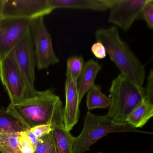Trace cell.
<instances>
[{
	"label": "cell",
	"mask_w": 153,
	"mask_h": 153,
	"mask_svg": "<svg viewBox=\"0 0 153 153\" xmlns=\"http://www.w3.org/2000/svg\"><path fill=\"white\" fill-rule=\"evenodd\" d=\"M97 42L102 44L111 60L134 84L143 87L146 76L145 66L120 38L116 26L100 28L95 32Z\"/></svg>",
	"instance_id": "obj_1"
},
{
	"label": "cell",
	"mask_w": 153,
	"mask_h": 153,
	"mask_svg": "<svg viewBox=\"0 0 153 153\" xmlns=\"http://www.w3.org/2000/svg\"><path fill=\"white\" fill-rule=\"evenodd\" d=\"M60 98L51 89L38 91L34 97L23 102L10 105L7 109L28 129L41 125H50L59 105Z\"/></svg>",
	"instance_id": "obj_2"
},
{
	"label": "cell",
	"mask_w": 153,
	"mask_h": 153,
	"mask_svg": "<svg viewBox=\"0 0 153 153\" xmlns=\"http://www.w3.org/2000/svg\"><path fill=\"white\" fill-rule=\"evenodd\" d=\"M109 97L111 103L107 115L114 122L126 123L128 115L145 100V88L120 73L112 82Z\"/></svg>",
	"instance_id": "obj_3"
},
{
	"label": "cell",
	"mask_w": 153,
	"mask_h": 153,
	"mask_svg": "<svg viewBox=\"0 0 153 153\" xmlns=\"http://www.w3.org/2000/svg\"><path fill=\"white\" fill-rule=\"evenodd\" d=\"M118 132L150 133L139 130L128 123L114 122L107 114L97 115L88 111L82 131L79 136L74 137L73 153H85L92 145L103 137Z\"/></svg>",
	"instance_id": "obj_4"
},
{
	"label": "cell",
	"mask_w": 153,
	"mask_h": 153,
	"mask_svg": "<svg viewBox=\"0 0 153 153\" xmlns=\"http://www.w3.org/2000/svg\"><path fill=\"white\" fill-rule=\"evenodd\" d=\"M17 65L23 76L29 98L34 97L38 91L35 87L36 60L30 27L12 51Z\"/></svg>",
	"instance_id": "obj_5"
},
{
	"label": "cell",
	"mask_w": 153,
	"mask_h": 153,
	"mask_svg": "<svg viewBox=\"0 0 153 153\" xmlns=\"http://www.w3.org/2000/svg\"><path fill=\"white\" fill-rule=\"evenodd\" d=\"M30 30L35 47L36 65L38 70L48 69L59 63V59L54 52L51 37L46 29L43 17L31 20Z\"/></svg>",
	"instance_id": "obj_6"
},
{
	"label": "cell",
	"mask_w": 153,
	"mask_h": 153,
	"mask_svg": "<svg viewBox=\"0 0 153 153\" xmlns=\"http://www.w3.org/2000/svg\"><path fill=\"white\" fill-rule=\"evenodd\" d=\"M0 79L9 97L10 105L18 104L30 99L12 51L0 60Z\"/></svg>",
	"instance_id": "obj_7"
},
{
	"label": "cell",
	"mask_w": 153,
	"mask_h": 153,
	"mask_svg": "<svg viewBox=\"0 0 153 153\" xmlns=\"http://www.w3.org/2000/svg\"><path fill=\"white\" fill-rule=\"evenodd\" d=\"M48 0H3L1 18L32 20L51 14Z\"/></svg>",
	"instance_id": "obj_8"
},
{
	"label": "cell",
	"mask_w": 153,
	"mask_h": 153,
	"mask_svg": "<svg viewBox=\"0 0 153 153\" xmlns=\"http://www.w3.org/2000/svg\"><path fill=\"white\" fill-rule=\"evenodd\" d=\"M148 0H107L110 10L108 22L124 32L135 20L141 18V11Z\"/></svg>",
	"instance_id": "obj_9"
},
{
	"label": "cell",
	"mask_w": 153,
	"mask_h": 153,
	"mask_svg": "<svg viewBox=\"0 0 153 153\" xmlns=\"http://www.w3.org/2000/svg\"><path fill=\"white\" fill-rule=\"evenodd\" d=\"M30 21L22 19H0V60L12 51L30 27Z\"/></svg>",
	"instance_id": "obj_10"
},
{
	"label": "cell",
	"mask_w": 153,
	"mask_h": 153,
	"mask_svg": "<svg viewBox=\"0 0 153 153\" xmlns=\"http://www.w3.org/2000/svg\"><path fill=\"white\" fill-rule=\"evenodd\" d=\"M62 103L57 108L51 123V133L57 153H73L74 137L65 128Z\"/></svg>",
	"instance_id": "obj_11"
},
{
	"label": "cell",
	"mask_w": 153,
	"mask_h": 153,
	"mask_svg": "<svg viewBox=\"0 0 153 153\" xmlns=\"http://www.w3.org/2000/svg\"><path fill=\"white\" fill-rule=\"evenodd\" d=\"M65 90L66 103L63 108V123L65 128L70 131L78 121L80 114L77 84L66 78Z\"/></svg>",
	"instance_id": "obj_12"
},
{
	"label": "cell",
	"mask_w": 153,
	"mask_h": 153,
	"mask_svg": "<svg viewBox=\"0 0 153 153\" xmlns=\"http://www.w3.org/2000/svg\"><path fill=\"white\" fill-rule=\"evenodd\" d=\"M54 10L57 8L90 10L104 11L109 9L107 0H48Z\"/></svg>",
	"instance_id": "obj_13"
},
{
	"label": "cell",
	"mask_w": 153,
	"mask_h": 153,
	"mask_svg": "<svg viewBox=\"0 0 153 153\" xmlns=\"http://www.w3.org/2000/svg\"><path fill=\"white\" fill-rule=\"evenodd\" d=\"M102 66L94 59L89 60L84 64L77 82L79 102L85 94L94 85L97 76Z\"/></svg>",
	"instance_id": "obj_14"
},
{
	"label": "cell",
	"mask_w": 153,
	"mask_h": 153,
	"mask_svg": "<svg viewBox=\"0 0 153 153\" xmlns=\"http://www.w3.org/2000/svg\"><path fill=\"white\" fill-rule=\"evenodd\" d=\"M153 116V104L144 100L128 115L126 122L133 128H142Z\"/></svg>",
	"instance_id": "obj_15"
},
{
	"label": "cell",
	"mask_w": 153,
	"mask_h": 153,
	"mask_svg": "<svg viewBox=\"0 0 153 153\" xmlns=\"http://www.w3.org/2000/svg\"><path fill=\"white\" fill-rule=\"evenodd\" d=\"M29 129L8 111L7 108L0 109V133H19Z\"/></svg>",
	"instance_id": "obj_16"
},
{
	"label": "cell",
	"mask_w": 153,
	"mask_h": 153,
	"mask_svg": "<svg viewBox=\"0 0 153 153\" xmlns=\"http://www.w3.org/2000/svg\"><path fill=\"white\" fill-rule=\"evenodd\" d=\"M87 93V107L89 111L97 108L106 109L111 106V99L102 93L100 86L94 84Z\"/></svg>",
	"instance_id": "obj_17"
},
{
	"label": "cell",
	"mask_w": 153,
	"mask_h": 153,
	"mask_svg": "<svg viewBox=\"0 0 153 153\" xmlns=\"http://www.w3.org/2000/svg\"><path fill=\"white\" fill-rule=\"evenodd\" d=\"M19 133H0V150L2 153H22L19 147Z\"/></svg>",
	"instance_id": "obj_18"
},
{
	"label": "cell",
	"mask_w": 153,
	"mask_h": 153,
	"mask_svg": "<svg viewBox=\"0 0 153 153\" xmlns=\"http://www.w3.org/2000/svg\"><path fill=\"white\" fill-rule=\"evenodd\" d=\"M84 65V59L82 56H73L69 58L67 61V78L77 84Z\"/></svg>",
	"instance_id": "obj_19"
},
{
	"label": "cell",
	"mask_w": 153,
	"mask_h": 153,
	"mask_svg": "<svg viewBox=\"0 0 153 153\" xmlns=\"http://www.w3.org/2000/svg\"><path fill=\"white\" fill-rule=\"evenodd\" d=\"M33 153H57L51 131L39 138Z\"/></svg>",
	"instance_id": "obj_20"
},
{
	"label": "cell",
	"mask_w": 153,
	"mask_h": 153,
	"mask_svg": "<svg viewBox=\"0 0 153 153\" xmlns=\"http://www.w3.org/2000/svg\"><path fill=\"white\" fill-rule=\"evenodd\" d=\"M141 19H143L149 28L153 29V1L148 0L142 8Z\"/></svg>",
	"instance_id": "obj_21"
},
{
	"label": "cell",
	"mask_w": 153,
	"mask_h": 153,
	"mask_svg": "<svg viewBox=\"0 0 153 153\" xmlns=\"http://www.w3.org/2000/svg\"><path fill=\"white\" fill-rule=\"evenodd\" d=\"M19 147L22 153H33L35 148L25 131L19 133Z\"/></svg>",
	"instance_id": "obj_22"
},
{
	"label": "cell",
	"mask_w": 153,
	"mask_h": 153,
	"mask_svg": "<svg viewBox=\"0 0 153 153\" xmlns=\"http://www.w3.org/2000/svg\"><path fill=\"white\" fill-rule=\"evenodd\" d=\"M145 101L153 104V71L150 70L147 77L146 86L145 88Z\"/></svg>",
	"instance_id": "obj_23"
},
{
	"label": "cell",
	"mask_w": 153,
	"mask_h": 153,
	"mask_svg": "<svg viewBox=\"0 0 153 153\" xmlns=\"http://www.w3.org/2000/svg\"><path fill=\"white\" fill-rule=\"evenodd\" d=\"M29 130L39 138L49 134L51 131L52 128L51 125H41L31 128Z\"/></svg>",
	"instance_id": "obj_24"
},
{
	"label": "cell",
	"mask_w": 153,
	"mask_h": 153,
	"mask_svg": "<svg viewBox=\"0 0 153 153\" xmlns=\"http://www.w3.org/2000/svg\"><path fill=\"white\" fill-rule=\"evenodd\" d=\"M91 51L97 59H104L106 56V52L104 46L100 42H97L92 45Z\"/></svg>",
	"instance_id": "obj_25"
},
{
	"label": "cell",
	"mask_w": 153,
	"mask_h": 153,
	"mask_svg": "<svg viewBox=\"0 0 153 153\" xmlns=\"http://www.w3.org/2000/svg\"><path fill=\"white\" fill-rule=\"evenodd\" d=\"M26 132L27 134V136H28V137H29L31 143L33 144V146L34 148L35 149L36 145H37V143H38L39 138H37V137H36L33 133H32V132L30 131L29 130V129L26 131Z\"/></svg>",
	"instance_id": "obj_26"
},
{
	"label": "cell",
	"mask_w": 153,
	"mask_h": 153,
	"mask_svg": "<svg viewBox=\"0 0 153 153\" xmlns=\"http://www.w3.org/2000/svg\"><path fill=\"white\" fill-rule=\"evenodd\" d=\"M3 0H0V19L1 18V12L3 6Z\"/></svg>",
	"instance_id": "obj_27"
},
{
	"label": "cell",
	"mask_w": 153,
	"mask_h": 153,
	"mask_svg": "<svg viewBox=\"0 0 153 153\" xmlns=\"http://www.w3.org/2000/svg\"><path fill=\"white\" fill-rule=\"evenodd\" d=\"M0 153H2V152L1 150H0Z\"/></svg>",
	"instance_id": "obj_28"
},
{
	"label": "cell",
	"mask_w": 153,
	"mask_h": 153,
	"mask_svg": "<svg viewBox=\"0 0 153 153\" xmlns=\"http://www.w3.org/2000/svg\"></svg>",
	"instance_id": "obj_29"
}]
</instances>
